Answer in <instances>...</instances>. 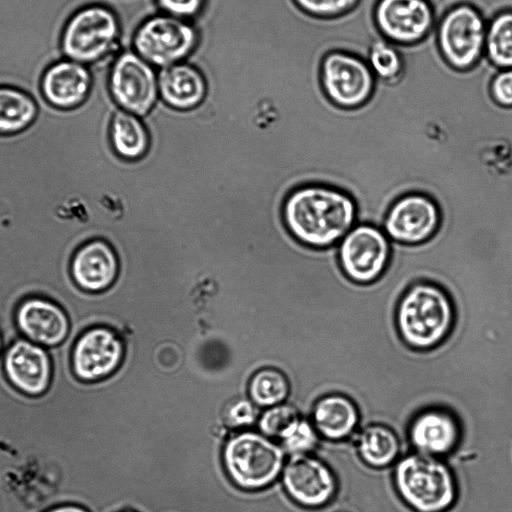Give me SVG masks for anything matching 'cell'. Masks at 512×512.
<instances>
[{
	"label": "cell",
	"instance_id": "obj_1",
	"mask_svg": "<svg viewBox=\"0 0 512 512\" xmlns=\"http://www.w3.org/2000/svg\"><path fill=\"white\" fill-rule=\"evenodd\" d=\"M288 232L301 244L324 249L338 244L357 224V206L346 192L323 184L294 188L282 205Z\"/></svg>",
	"mask_w": 512,
	"mask_h": 512
},
{
	"label": "cell",
	"instance_id": "obj_2",
	"mask_svg": "<svg viewBox=\"0 0 512 512\" xmlns=\"http://www.w3.org/2000/svg\"><path fill=\"white\" fill-rule=\"evenodd\" d=\"M456 322L454 304L441 286L413 283L401 296L395 311V327L404 343L417 350L438 346Z\"/></svg>",
	"mask_w": 512,
	"mask_h": 512
},
{
	"label": "cell",
	"instance_id": "obj_3",
	"mask_svg": "<svg viewBox=\"0 0 512 512\" xmlns=\"http://www.w3.org/2000/svg\"><path fill=\"white\" fill-rule=\"evenodd\" d=\"M437 12L434 36L442 60L454 71L472 70L485 56V11L469 0H456Z\"/></svg>",
	"mask_w": 512,
	"mask_h": 512
},
{
	"label": "cell",
	"instance_id": "obj_4",
	"mask_svg": "<svg viewBox=\"0 0 512 512\" xmlns=\"http://www.w3.org/2000/svg\"><path fill=\"white\" fill-rule=\"evenodd\" d=\"M394 485L403 501L416 512H445L457 498L450 467L440 458L412 453L397 462Z\"/></svg>",
	"mask_w": 512,
	"mask_h": 512
},
{
	"label": "cell",
	"instance_id": "obj_5",
	"mask_svg": "<svg viewBox=\"0 0 512 512\" xmlns=\"http://www.w3.org/2000/svg\"><path fill=\"white\" fill-rule=\"evenodd\" d=\"M222 461L234 485L260 490L274 483L282 472L284 450L263 434L243 431L227 440Z\"/></svg>",
	"mask_w": 512,
	"mask_h": 512
},
{
	"label": "cell",
	"instance_id": "obj_6",
	"mask_svg": "<svg viewBox=\"0 0 512 512\" xmlns=\"http://www.w3.org/2000/svg\"><path fill=\"white\" fill-rule=\"evenodd\" d=\"M319 83L327 99L342 109H355L372 97L377 79L357 52L331 48L322 56Z\"/></svg>",
	"mask_w": 512,
	"mask_h": 512
},
{
	"label": "cell",
	"instance_id": "obj_7",
	"mask_svg": "<svg viewBox=\"0 0 512 512\" xmlns=\"http://www.w3.org/2000/svg\"><path fill=\"white\" fill-rule=\"evenodd\" d=\"M120 34L114 12L103 5L81 8L66 23L61 48L67 59L89 64L111 53Z\"/></svg>",
	"mask_w": 512,
	"mask_h": 512
},
{
	"label": "cell",
	"instance_id": "obj_8",
	"mask_svg": "<svg viewBox=\"0 0 512 512\" xmlns=\"http://www.w3.org/2000/svg\"><path fill=\"white\" fill-rule=\"evenodd\" d=\"M198 34L185 19L168 14L145 20L133 37L135 52L152 66L180 63L195 48Z\"/></svg>",
	"mask_w": 512,
	"mask_h": 512
},
{
	"label": "cell",
	"instance_id": "obj_9",
	"mask_svg": "<svg viewBox=\"0 0 512 512\" xmlns=\"http://www.w3.org/2000/svg\"><path fill=\"white\" fill-rule=\"evenodd\" d=\"M438 19L431 0H376L372 20L378 34L397 46H414L435 30Z\"/></svg>",
	"mask_w": 512,
	"mask_h": 512
},
{
	"label": "cell",
	"instance_id": "obj_10",
	"mask_svg": "<svg viewBox=\"0 0 512 512\" xmlns=\"http://www.w3.org/2000/svg\"><path fill=\"white\" fill-rule=\"evenodd\" d=\"M390 239L372 224H356L338 243V259L346 276L358 284L376 281L386 270Z\"/></svg>",
	"mask_w": 512,
	"mask_h": 512
},
{
	"label": "cell",
	"instance_id": "obj_11",
	"mask_svg": "<svg viewBox=\"0 0 512 512\" xmlns=\"http://www.w3.org/2000/svg\"><path fill=\"white\" fill-rule=\"evenodd\" d=\"M109 92L122 110L145 117L158 103V75L136 52H123L111 68Z\"/></svg>",
	"mask_w": 512,
	"mask_h": 512
},
{
	"label": "cell",
	"instance_id": "obj_12",
	"mask_svg": "<svg viewBox=\"0 0 512 512\" xmlns=\"http://www.w3.org/2000/svg\"><path fill=\"white\" fill-rule=\"evenodd\" d=\"M126 347L122 336L114 329L98 325L76 339L71 352L74 375L93 383L112 376L124 362Z\"/></svg>",
	"mask_w": 512,
	"mask_h": 512
},
{
	"label": "cell",
	"instance_id": "obj_13",
	"mask_svg": "<svg viewBox=\"0 0 512 512\" xmlns=\"http://www.w3.org/2000/svg\"><path fill=\"white\" fill-rule=\"evenodd\" d=\"M440 219V210L431 197L408 193L391 205L383 230L390 241L416 245L426 242L437 232Z\"/></svg>",
	"mask_w": 512,
	"mask_h": 512
},
{
	"label": "cell",
	"instance_id": "obj_14",
	"mask_svg": "<svg viewBox=\"0 0 512 512\" xmlns=\"http://www.w3.org/2000/svg\"><path fill=\"white\" fill-rule=\"evenodd\" d=\"M282 484L293 501L307 508L326 505L338 488L332 469L309 454L291 456L282 470Z\"/></svg>",
	"mask_w": 512,
	"mask_h": 512
},
{
	"label": "cell",
	"instance_id": "obj_15",
	"mask_svg": "<svg viewBox=\"0 0 512 512\" xmlns=\"http://www.w3.org/2000/svg\"><path fill=\"white\" fill-rule=\"evenodd\" d=\"M2 363L8 381L19 392L38 397L49 389L53 367L47 348L21 337L4 349Z\"/></svg>",
	"mask_w": 512,
	"mask_h": 512
},
{
	"label": "cell",
	"instance_id": "obj_16",
	"mask_svg": "<svg viewBox=\"0 0 512 512\" xmlns=\"http://www.w3.org/2000/svg\"><path fill=\"white\" fill-rule=\"evenodd\" d=\"M15 323L22 337L47 349L63 343L71 327L69 317L60 305L39 296L28 297L19 303Z\"/></svg>",
	"mask_w": 512,
	"mask_h": 512
},
{
	"label": "cell",
	"instance_id": "obj_17",
	"mask_svg": "<svg viewBox=\"0 0 512 512\" xmlns=\"http://www.w3.org/2000/svg\"><path fill=\"white\" fill-rule=\"evenodd\" d=\"M70 272L74 283L84 292H104L118 277L119 259L109 242L93 239L76 250Z\"/></svg>",
	"mask_w": 512,
	"mask_h": 512
},
{
	"label": "cell",
	"instance_id": "obj_18",
	"mask_svg": "<svg viewBox=\"0 0 512 512\" xmlns=\"http://www.w3.org/2000/svg\"><path fill=\"white\" fill-rule=\"evenodd\" d=\"M409 440L417 453L440 458L458 445L461 428L448 410L429 408L419 412L408 429Z\"/></svg>",
	"mask_w": 512,
	"mask_h": 512
},
{
	"label": "cell",
	"instance_id": "obj_19",
	"mask_svg": "<svg viewBox=\"0 0 512 512\" xmlns=\"http://www.w3.org/2000/svg\"><path fill=\"white\" fill-rule=\"evenodd\" d=\"M92 78L88 68L64 59L50 65L41 79V92L46 101L60 110H72L88 98Z\"/></svg>",
	"mask_w": 512,
	"mask_h": 512
},
{
	"label": "cell",
	"instance_id": "obj_20",
	"mask_svg": "<svg viewBox=\"0 0 512 512\" xmlns=\"http://www.w3.org/2000/svg\"><path fill=\"white\" fill-rule=\"evenodd\" d=\"M158 89L162 102L178 111H190L200 107L208 92L202 73L181 62L161 69L158 74Z\"/></svg>",
	"mask_w": 512,
	"mask_h": 512
},
{
	"label": "cell",
	"instance_id": "obj_21",
	"mask_svg": "<svg viewBox=\"0 0 512 512\" xmlns=\"http://www.w3.org/2000/svg\"><path fill=\"white\" fill-rule=\"evenodd\" d=\"M360 422L359 410L352 399L332 393L316 401L312 424L317 433L329 441H343L356 431Z\"/></svg>",
	"mask_w": 512,
	"mask_h": 512
},
{
	"label": "cell",
	"instance_id": "obj_22",
	"mask_svg": "<svg viewBox=\"0 0 512 512\" xmlns=\"http://www.w3.org/2000/svg\"><path fill=\"white\" fill-rule=\"evenodd\" d=\"M109 137L114 152L124 160H139L149 151L150 134L142 118L122 109L113 112Z\"/></svg>",
	"mask_w": 512,
	"mask_h": 512
},
{
	"label": "cell",
	"instance_id": "obj_23",
	"mask_svg": "<svg viewBox=\"0 0 512 512\" xmlns=\"http://www.w3.org/2000/svg\"><path fill=\"white\" fill-rule=\"evenodd\" d=\"M356 449L369 467L382 469L392 465L400 454V441L395 431L381 423L364 427L357 436Z\"/></svg>",
	"mask_w": 512,
	"mask_h": 512
},
{
	"label": "cell",
	"instance_id": "obj_24",
	"mask_svg": "<svg viewBox=\"0 0 512 512\" xmlns=\"http://www.w3.org/2000/svg\"><path fill=\"white\" fill-rule=\"evenodd\" d=\"M39 107L23 90L0 86V135L26 130L36 120Z\"/></svg>",
	"mask_w": 512,
	"mask_h": 512
},
{
	"label": "cell",
	"instance_id": "obj_25",
	"mask_svg": "<svg viewBox=\"0 0 512 512\" xmlns=\"http://www.w3.org/2000/svg\"><path fill=\"white\" fill-rule=\"evenodd\" d=\"M484 57L495 69L512 68V7L488 16Z\"/></svg>",
	"mask_w": 512,
	"mask_h": 512
},
{
	"label": "cell",
	"instance_id": "obj_26",
	"mask_svg": "<svg viewBox=\"0 0 512 512\" xmlns=\"http://www.w3.org/2000/svg\"><path fill=\"white\" fill-rule=\"evenodd\" d=\"M377 81L397 83L405 72V56L400 46L382 38L378 32L369 41L364 56Z\"/></svg>",
	"mask_w": 512,
	"mask_h": 512
},
{
	"label": "cell",
	"instance_id": "obj_27",
	"mask_svg": "<svg viewBox=\"0 0 512 512\" xmlns=\"http://www.w3.org/2000/svg\"><path fill=\"white\" fill-rule=\"evenodd\" d=\"M290 390L287 377L278 369L263 368L250 378L248 393L251 401L260 407L281 404Z\"/></svg>",
	"mask_w": 512,
	"mask_h": 512
},
{
	"label": "cell",
	"instance_id": "obj_28",
	"mask_svg": "<svg viewBox=\"0 0 512 512\" xmlns=\"http://www.w3.org/2000/svg\"><path fill=\"white\" fill-rule=\"evenodd\" d=\"M300 419L295 407L281 403L269 407L261 414L258 427L264 436L281 440Z\"/></svg>",
	"mask_w": 512,
	"mask_h": 512
},
{
	"label": "cell",
	"instance_id": "obj_29",
	"mask_svg": "<svg viewBox=\"0 0 512 512\" xmlns=\"http://www.w3.org/2000/svg\"><path fill=\"white\" fill-rule=\"evenodd\" d=\"M308 15L321 20H335L356 10L362 0H294Z\"/></svg>",
	"mask_w": 512,
	"mask_h": 512
},
{
	"label": "cell",
	"instance_id": "obj_30",
	"mask_svg": "<svg viewBox=\"0 0 512 512\" xmlns=\"http://www.w3.org/2000/svg\"><path fill=\"white\" fill-rule=\"evenodd\" d=\"M318 435L313 424L301 418L281 439L282 448L292 456L307 454L315 449Z\"/></svg>",
	"mask_w": 512,
	"mask_h": 512
},
{
	"label": "cell",
	"instance_id": "obj_31",
	"mask_svg": "<svg viewBox=\"0 0 512 512\" xmlns=\"http://www.w3.org/2000/svg\"><path fill=\"white\" fill-rule=\"evenodd\" d=\"M256 406L257 405L247 398H233L224 405L221 416L227 427H248L253 425L258 419Z\"/></svg>",
	"mask_w": 512,
	"mask_h": 512
},
{
	"label": "cell",
	"instance_id": "obj_32",
	"mask_svg": "<svg viewBox=\"0 0 512 512\" xmlns=\"http://www.w3.org/2000/svg\"><path fill=\"white\" fill-rule=\"evenodd\" d=\"M492 100L502 108H512V68L497 69L489 81Z\"/></svg>",
	"mask_w": 512,
	"mask_h": 512
},
{
	"label": "cell",
	"instance_id": "obj_33",
	"mask_svg": "<svg viewBox=\"0 0 512 512\" xmlns=\"http://www.w3.org/2000/svg\"><path fill=\"white\" fill-rule=\"evenodd\" d=\"M157 3L166 14L186 20L202 10L205 0H157Z\"/></svg>",
	"mask_w": 512,
	"mask_h": 512
},
{
	"label": "cell",
	"instance_id": "obj_34",
	"mask_svg": "<svg viewBox=\"0 0 512 512\" xmlns=\"http://www.w3.org/2000/svg\"><path fill=\"white\" fill-rule=\"evenodd\" d=\"M44 512H90V511L84 506H81L78 504L66 503V504H60V505L51 507Z\"/></svg>",
	"mask_w": 512,
	"mask_h": 512
},
{
	"label": "cell",
	"instance_id": "obj_35",
	"mask_svg": "<svg viewBox=\"0 0 512 512\" xmlns=\"http://www.w3.org/2000/svg\"><path fill=\"white\" fill-rule=\"evenodd\" d=\"M3 352H4V344H3L2 336L0 334V357L3 355Z\"/></svg>",
	"mask_w": 512,
	"mask_h": 512
}]
</instances>
